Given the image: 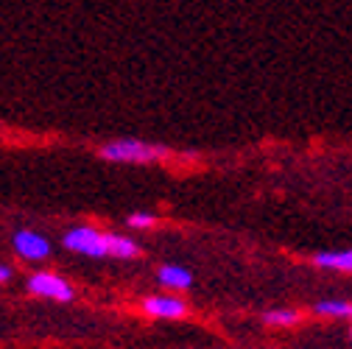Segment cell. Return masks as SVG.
Masks as SVG:
<instances>
[{"label": "cell", "instance_id": "11", "mask_svg": "<svg viewBox=\"0 0 352 349\" xmlns=\"http://www.w3.org/2000/svg\"><path fill=\"white\" fill-rule=\"evenodd\" d=\"M12 277V269L9 266H0V282H6Z\"/></svg>", "mask_w": 352, "mask_h": 349}, {"label": "cell", "instance_id": "8", "mask_svg": "<svg viewBox=\"0 0 352 349\" xmlns=\"http://www.w3.org/2000/svg\"><path fill=\"white\" fill-rule=\"evenodd\" d=\"M319 316H330V319H344V316H352V304L344 302V299H322L316 302L314 308Z\"/></svg>", "mask_w": 352, "mask_h": 349}, {"label": "cell", "instance_id": "10", "mask_svg": "<svg viewBox=\"0 0 352 349\" xmlns=\"http://www.w3.org/2000/svg\"><path fill=\"white\" fill-rule=\"evenodd\" d=\"M154 221H157V218L151 212H135V215H129V227L131 229H148V227H154Z\"/></svg>", "mask_w": 352, "mask_h": 349}, {"label": "cell", "instance_id": "4", "mask_svg": "<svg viewBox=\"0 0 352 349\" xmlns=\"http://www.w3.org/2000/svg\"><path fill=\"white\" fill-rule=\"evenodd\" d=\"M143 311L157 319H182L188 313V304L176 296H146Z\"/></svg>", "mask_w": 352, "mask_h": 349}, {"label": "cell", "instance_id": "7", "mask_svg": "<svg viewBox=\"0 0 352 349\" xmlns=\"http://www.w3.org/2000/svg\"><path fill=\"white\" fill-rule=\"evenodd\" d=\"M157 280H160V285L173 288V291H185V288L193 285V274L188 269H182V266H162L157 271Z\"/></svg>", "mask_w": 352, "mask_h": 349}, {"label": "cell", "instance_id": "9", "mask_svg": "<svg viewBox=\"0 0 352 349\" xmlns=\"http://www.w3.org/2000/svg\"><path fill=\"white\" fill-rule=\"evenodd\" d=\"M263 322L266 324H274V327H291L299 322V313L291 311V308H274V311H266L263 313Z\"/></svg>", "mask_w": 352, "mask_h": 349}, {"label": "cell", "instance_id": "2", "mask_svg": "<svg viewBox=\"0 0 352 349\" xmlns=\"http://www.w3.org/2000/svg\"><path fill=\"white\" fill-rule=\"evenodd\" d=\"M65 246L87 257H112V235H104L93 227H76L65 235Z\"/></svg>", "mask_w": 352, "mask_h": 349}, {"label": "cell", "instance_id": "1", "mask_svg": "<svg viewBox=\"0 0 352 349\" xmlns=\"http://www.w3.org/2000/svg\"><path fill=\"white\" fill-rule=\"evenodd\" d=\"M101 157L109 162H123V165H151L168 157V148L143 143V140H112L101 148Z\"/></svg>", "mask_w": 352, "mask_h": 349}, {"label": "cell", "instance_id": "3", "mask_svg": "<svg viewBox=\"0 0 352 349\" xmlns=\"http://www.w3.org/2000/svg\"><path fill=\"white\" fill-rule=\"evenodd\" d=\"M28 291L42 296V299H54V302H70L73 299V288L59 277V274H51V271H39L28 280Z\"/></svg>", "mask_w": 352, "mask_h": 349}, {"label": "cell", "instance_id": "5", "mask_svg": "<svg viewBox=\"0 0 352 349\" xmlns=\"http://www.w3.org/2000/svg\"><path fill=\"white\" fill-rule=\"evenodd\" d=\"M14 249H17V254L25 257V260H45V257L51 254V243L42 238V235L31 232V229H20V232L14 235Z\"/></svg>", "mask_w": 352, "mask_h": 349}, {"label": "cell", "instance_id": "6", "mask_svg": "<svg viewBox=\"0 0 352 349\" xmlns=\"http://www.w3.org/2000/svg\"><path fill=\"white\" fill-rule=\"evenodd\" d=\"M314 263L319 269H327V271L352 274V249H344V251H319L314 257Z\"/></svg>", "mask_w": 352, "mask_h": 349}]
</instances>
